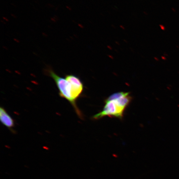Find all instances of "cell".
Returning a JSON list of instances; mask_svg holds the SVG:
<instances>
[{
  "instance_id": "obj_1",
  "label": "cell",
  "mask_w": 179,
  "mask_h": 179,
  "mask_svg": "<svg viewBox=\"0 0 179 179\" xmlns=\"http://www.w3.org/2000/svg\"><path fill=\"white\" fill-rule=\"evenodd\" d=\"M131 100L132 97L128 92L114 93L105 100L103 110L94 115L93 119H98L106 116L122 119Z\"/></svg>"
},
{
  "instance_id": "obj_2",
  "label": "cell",
  "mask_w": 179,
  "mask_h": 179,
  "mask_svg": "<svg viewBox=\"0 0 179 179\" xmlns=\"http://www.w3.org/2000/svg\"><path fill=\"white\" fill-rule=\"evenodd\" d=\"M47 73L55 81L59 91V96L61 98L67 100L71 104L74 110L80 118H82V114L76 105L74 104L71 95V87L70 84L66 78L61 77L56 73L49 68L47 70Z\"/></svg>"
},
{
  "instance_id": "obj_3",
  "label": "cell",
  "mask_w": 179,
  "mask_h": 179,
  "mask_svg": "<svg viewBox=\"0 0 179 179\" xmlns=\"http://www.w3.org/2000/svg\"><path fill=\"white\" fill-rule=\"evenodd\" d=\"M65 78L70 84L73 101L76 105V101L81 96L83 91V84L79 78L74 75H67Z\"/></svg>"
},
{
  "instance_id": "obj_4",
  "label": "cell",
  "mask_w": 179,
  "mask_h": 179,
  "mask_svg": "<svg viewBox=\"0 0 179 179\" xmlns=\"http://www.w3.org/2000/svg\"><path fill=\"white\" fill-rule=\"evenodd\" d=\"M0 121L4 126L13 132V128L15 127L14 119L6 109L2 107L0 108Z\"/></svg>"
}]
</instances>
